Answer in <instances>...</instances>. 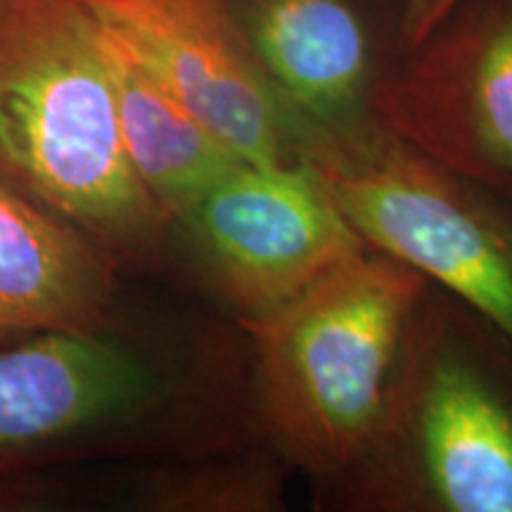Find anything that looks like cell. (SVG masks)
<instances>
[{
  "instance_id": "obj_1",
  "label": "cell",
  "mask_w": 512,
  "mask_h": 512,
  "mask_svg": "<svg viewBox=\"0 0 512 512\" xmlns=\"http://www.w3.org/2000/svg\"><path fill=\"white\" fill-rule=\"evenodd\" d=\"M0 183L110 259H155L174 223L128 162L83 0H0Z\"/></svg>"
},
{
  "instance_id": "obj_2",
  "label": "cell",
  "mask_w": 512,
  "mask_h": 512,
  "mask_svg": "<svg viewBox=\"0 0 512 512\" xmlns=\"http://www.w3.org/2000/svg\"><path fill=\"white\" fill-rule=\"evenodd\" d=\"M430 280L368 249L290 306L242 328L261 434L318 498L366 453L399 380Z\"/></svg>"
},
{
  "instance_id": "obj_3",
  "label": "cell",
  "mask_w": 512,
  "mask_h": 512,
  "mask_svg": "<svg viewBox=\"0 0 512 512\" xmlns=\"http://www.w3.org/2000/svg\"><path fill=\"white\" fill-rule=\"evenodd\" d=\"M351 512H512V342L430 285L380 430L318 498Z\"/></svg>"
},
{
  "instance_id": "obj_4",
  "label": "cell",
  "mask_w": 512,
  "mask_h": 512,
  "mask_svg": "<svg viewBox=\"0 0 512 512\" xmlns=\"http://www.w3.org/2000/svg\"><path fill=\"white\" fill-rule=\"evenodd\" d=\"M316 171L375 252L425 275L512 342V200L377 126L297 128Z\"/></svg>"
},
{
  "instance_id": "obj_5",
  "label": "cell",
  "mask_w": 512,
  "mask_h": 512,
  "mask_svg": "<svg viewBox=\"0 0 512 512\" xmlns=\"http://www.w3.org/2000/svg\"><path fill=\"white\" fill-rule=\"evenodd\" d=\"M207 290L240 328L368 252L309 164L238 162L174 221Z\"/></svg>"
},
{
  "instance_id": "obj_6",
  "label": "cell",
  "mask_w": 512,
  "mask_h": 512,
  "mask_svg": "<svg viewBox=\"0 0 512 512\" xmlns=\"http://www.w3.org/2000/svg\"><path fill=\"white\" fill-rule=\"evenodd\" d=\"M375 124L512 200V0H463L384 64Z\"/></svg>"
},
{
  "instance_id": "obj_7",
  "label": "cell",
  "mask_w": 512,
  "mask_h": 512,
  "mask_svg": "<svg viewBox=\"0 0 512 512\" xmlns=\"http://www.w3.org/2000/svg\"><path fill=\"white\" fill-rule=\"evenodd\" d=\"M240 162H299L294 126L230 0H83Z\"/></svg>"
},
{
  "instance_id": "obj_8",
  "label": "cell",
  "mask_w": 512,
  "mask_h": 512,
  "mask_svg": "<svg viewBox=\"0 0 512 512\" xmlns=\"http://www.w3.org/2000/svg\"><path fill=\"white\" fill-rule=\"evenodd\" d=\"M230 8L294 131L373 124L370 93L387 62L356 0H230Z\"/></svg>"
},
{
  "instance_id": "obj_9",
  "label": "cell",
  "mask_w": 512,
  "mask_h": 512,
  "mask_svg": "<svg viewBox=\"0 0 512 512\" xmlns=\"http://www.w3.org/2000/svg\"><path fill=\"white\" fill-rule=\"evenodd\" d=\"M147 368L102 332H43L0 351V451L74 437L136 408Z\"/></svg>"
},
{
  "instance_id": "obj_10",
  "label": "cell",
  "mask_w": 512,
  "mask_h": 512,
  "mask_svg": "<svg viewBox=\"0 0 512 512\" xmlns=\"http://www.w3.org/2000/svg\"><path fill=\"white\" fill-rule=\"evenodd\" d=\"M112 292L110 256L0 183V344L43 332H100Z\"/></svg>"
},
{
  "instance_id": "obj_11",
  "label": "cell",
  "mask_w": 512,
  "mask_h": 512,
  "mask_svg": "<svg viewBox=\"0 0 512 512\" xmlns=\"http://www.w3.org/2000/svg\"><path fill=\"white\" fill-rule=\"evenodd\" d=\"M98 24L128 162L176 221L240 159L147 72L117 34L100 19Z\"/></svg>"
},
{
  "instance_id": "obj_12",
  "label": "cell",
  "mask_w": 512,
  "mask_h": 512,
  "mask_svg": "<svg viewBox=\"0 0 512 512\" xmlns=\"http://www.w3.org/2000/svg\"><path fill=\"white\" fill-rule=\"evenodd\" d=\"M460 3L463 0H399V12H396L399 53L425 41Z\"/></svg>"
}]
</instances>
